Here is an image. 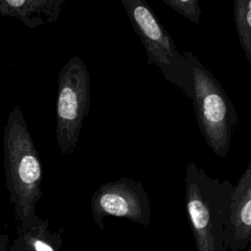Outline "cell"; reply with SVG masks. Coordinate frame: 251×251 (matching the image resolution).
Listing matches in <instances>:
<instances>
[{
	"instance_id": "6da1fadb",
	"label": "cell",
	"mask_w": 251,
	"mask_h": 251,
	"mask_svg": "<svg viewBox=\"0 0 251 251\" xmlns=\"http://www.w3.org/2000/svg\"><path fill=\"white\" fill-rule=\"evenodd\" d=\"M3 159L10 203L20 228L37 226L35 206L42 196V167L22 108L9 113L3 133Z\"/></svg>"
},
{
	"instance_id": "7a4b0ae2",
	"label": "cell",
	"mask_w": 251,
	"mask_h": 251,
	"mask_svg": "<svg viewBox=\"0 0 251 251\" xmlns=\"http://www.w3.org/2000/svg\"><path fill=\"white\" fill-rule=\"evenodd\" d=\"M233 186L209 176L193 162L187 164L185 207L197 251H224Z\"/></svg>"
},
{
	"instance_id": "3957f363",
	"label": "cell",
	"mask_w": 251,
	"mask_h": 251,
	"mask_svg": "<svg viewBox=\"0 0 251 251\" xmlns=\"http://www.w3.org/2000/svg\"><path fill=\"white\" fill-rule=\"evenodd\" d=\"M181 54L191 70L192 103L199 129L209 148L218 157L226 158L238 123L235 107L220 81L191 51L183 50Z\"/></svg>"
},
{
	"instance_id": "277c9868",
	"label": "cell",
	"mask_w": 251,
	"mask_h": 251,
	"mask_svg": "<svg viewBox=\"0 0 251 251\" xmlns=\"http://www.w3.org/2000/svg\"><path fill=\"white\" fill-rule=\"evenodd\" d=\"M128 20L147 55L165 78L192 100L193 84L189 65L177 50L173 37L146 0H121Z\"/></svg>"
},
{
	"instance_id": "5b68a950",
	"label": "cell",
	"mask_w": 251,
	"mask_h": 251,
	"mask_svg": "<svg viewBox=\"0 0 251 251\" xmlns=\"http://www.w3.org/2000/svg\"><path fill=\"white\" fill-rule=\"evenodd\" d=\"M89 107V73L80 56L75 55L62 67L58 76L56 139L62 155H70L75 149Z\"/></svg>"
},
{
	"instance_id": "8992f818",
	"label": "cell",
	"mask_w": 251,
	"mask_h": 251,
	"mask_svg": "<svg viewBox=\"0 0 251 251\" xmlns=\"http://www.w3.org/2000/svg\"><path fill=\"white\" fill-rule=\"evenodd\" d=\"M91 213L94 223L104 228L105 218H123L147 226L150 224V199L136 179L121 177L101 184L92 195Z\"/></svg>"
},
{
	"instance_id": "52a82bcc",
	"label": "cell",
	"mask_w": 251,
	"mask_h": 251,
	"mask_svg": "<svg viewBox=\"0 0 251 251\" xmlns=\"http://www.w3.org/2000/svg\"><path fill=\"white\" fill-rule=\"evenodd\" d=\"M251 240V162L241 175L230 197L225 228L224 251H244Z\"/></svg>"
},
{
	"instance_id": "ba28073f",
	"label": "cell",
	"mask_w": 251,
	"mask_h": 251,
	"mask_svg": "<svg viewBox=\"0 0 251 251\" xmlns=\"http://www.w3.org/2000/svg\"><path fill=\"white\" fill-rule=\"evenodd\" d=\"M65 3V0H0V15L18 19L33 29L55 23Z\"/></svg>"
},
{
	"instance_id": "9c48e42d",
	"label": "cell",
	"mask_w": 251,
	"mask_h": 251,
	"mask_svg": "<svg viewBox=\"0 0 251 251\" xmlns=\"http://www.w3.org/2000/svg\"><path fill=\"white\" fill-rule=\"evenodd\" d=\"M48 220L37 226L20 228L18 234L10 244V251H61L63 246L62 229L51 231Z\"/></svg>"
},
{
	"instance_id": "30bf717a",
	"label": "cell",
	"mask_w": 251,
	"mask_h": 251,
	"mask_svg": "<svg viewBox=\"0 0 251 251\" xmlns=\"http://www.w3.org/2000/svg\"><path fill=\"white\" fill-rule=\"evenodd\" d=\"M251 0H234V23L239 43L251 65Z\"/></svg>"
},
{
	"instance_id": "8fae6325",
	"label": "cell",
	"mask_w": 251,
	"mask_h": 251,
	"mask_svg": "<svg viewBox=\"0 0 251 251\" xmlns=\"http://www.w3.org/2000/svg\"><path fill=\"white\" fill-rule=\"evenodd\" d=\"M163 2L191 23L199 24L201 16L199 0H163Z\"/></svg>"
},
{
	"instance_id": "7c38bea8",
	"label": "cell",
	"mask_w": 251,
	"mask_h": 251,
	"mask_svg": "<svg viewBox=\"0 0 251 251\" xmlns=\"http://www.w3.org/2000/svg\"><path fill=\"white\" fill-rule=\"evenodd\" d=\"M8 237L5 234H0V251H10L8 249Z\"/></svg>"
}]
</instances>
